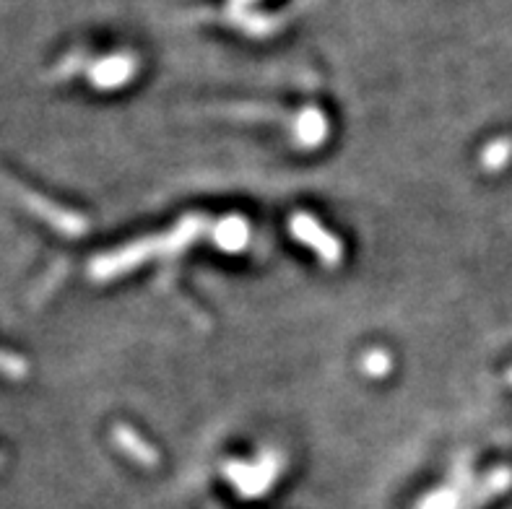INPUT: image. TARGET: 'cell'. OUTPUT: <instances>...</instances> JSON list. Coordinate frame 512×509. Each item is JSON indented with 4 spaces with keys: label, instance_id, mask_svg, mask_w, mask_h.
Here are the masks:
<instances>
[{
    "label": "cell",
    "instance_id": "cell-1",
    "mask_svg": "<svg viewBox=\"0 0 512 509\" xmlns=\"http://www.w3.org/2000/svg\"><path fill=\"white\" fill-rule=\"evenodd\" d=\"M208 224L211 221L203 213H190L180 224L172 226L169 232L156 234V237H143L138 242L120 247V250L104 252V255L94 258L89 263V276L104 284V281H112V278L136 271V268H141L143 263H149L154 258H175L182 250H188L206 229H211Z\"/></svg>",
    "mask_w": 512,
    "mask_h": 509
},
{
    "label": "cell",
    "instance_id": "cell-2",
    "mask_svg": "<svg viewBox=\"0 0 512 509\" xmlns=\"http://www.w3.org/2000/svg\"><path fill=\"white\" fill-rule=\"evenodd\" d=\"M0 180H3V187H6L13 198L19 200L26 211L34 213L39 221H45L50 229H55V232L63 234V237H71V239L73 237H84V234L89 232V221H86V216H81L78 211L63 208L60 203H55V200L45 198V195H39L37 190L21 185L19 180L6 177V174H3Z\"/></svg>",
    "mask_w": 512,
    "mask_h": 509
},
{
    "label": "cell",
    "instance_id": "cell-3",
    "mask_svg": "<svg viewBox=\"0 0 512 509\" xmlns=\"http://www.w3.org/2000/svg\"><path fill=\"white\" fill-rule=\"evenodd\" d=\"M281 471H284V458L276 450L260 452L253 463H245V460H227L224 463V478L245 499L263 497L276 484Z\"/></svg>",
    "mask_w": 512,
    "mask_h": 509
},
{
    "label": "cell",
    "instance_id": "cell-4",
    "mask_svg": "<svg viewBox=\"0 0 512 509\" xmlns=\"http://www.w3.org/2000/svg\"><path fill=\"white\" fill-rule=\"evenodd\" d=\"M289 232H292L297 242L310 247L328 268H338V265L344 263V245L338 242L336 234L328 232L310 213H294L292 219H289Z\"/></svg>",
    "mask_w": 512,
    "mask_h": 509
},
{
    "label": "cell",
    "instance_id": "cell-5",
    "mask_svg": "<svg viewBox=\"0 0 512 509\" xmlns=\"http://www.w3.org/2000/svg\"><path fill=\"white\" fill-rule=\"evenodd\" d=\"M138 58H133L130 52H120V55H107L102 60H94L86 68V78L89 84L99 91H115L125 86L130 78L136 76Z\"/></svg>",
    "mask_w": 512,
    "mask_h": 509
},
{
    "label": "cell",
    "instance_id": "cell-6",
    "mask_svg": "<svg viewBox=\"0 0 512 509\" xmlns=\"http://www.w3.org/2000/svg\"><path fill=\"white\" fill-rule=\"evenodd\" d=\"M289 130H292V138L299 149L312 151L320 149L328 141L331 123H328V117H325L323 110H318V107H305L299 115L292 117Z\"/></svg>",
    "mask_w": 512,
    "mask_h": 509
},
{
    "label": "cell",
    "instance_id": "cell-7",
    "mask_svg": "<svg viewBox=\"0 0 512 509\" xmlns=\"http://www.w3.org/2000/svg\"><path fill=\"white\" fill-rule=\"evenodd\" d=\"M512 489V468L507 465H500V468H494L489 471L487 476H481L471 489L463 494V504L461 509H481L484 504H489L492 499H497L500 494Z\"/></svg>",
    "mask_w": 512,
    "mask_h": 509
},
{
    "label": "cell",
    "instance_id": "cell-8",
    "mask_svg": "<svg viewBox=\"0 0 512 509\" xmlns=\"http://www.w3.org/2000/svg\"><path fill=\"white\" fill-rule=\"evenodd\" d=\"M112 442L123 450L125 458L143 465V468H154V465H159V452H156V447H151L133 426L117 424L115 429H112Z\"/></svg>",
    "mask_w": 512,
    "mask_h": 509
},
{
    "label": "cell",
    "instance_id": "cell-9",
    "mask_svg": "<svg viewBox=\"0 0 512 509\" xmlns=\"http://www.w3.org/2000/svg\"><path fill=\"white\" fill-rule=\"evenodd\" d=\"M208 232H211V242H214V247H219L221 252L247 250L250 237H253L250 224H247L242 216H227V219L216 221V224H211Z\"/></svg>",
    "mask_w": 512,
    "mask_h": 509
},
{
    "label": "cell",
    "instance_id": "cell-10",
    "mask_svg": "<svg viewBox=\"0 0 512 509\" xmlns=\"http://www.w3.org/2000/svg\"><path fill=\"white\" fill-rule=\"evenodd\" d=\"M206 112L219 117H232V120H271V123L286 120V112L273 110L266 104H229V107H211Z\"/></svg>",
    "mask_w": 512,
    "mask_h": 509
},
{
    "label": "cell",
    "instance_id": "cell-11",
    "mask_svg": "<svg viewBox=\"0 0 512 509\" xmlns=\"http://www.w3.org/2000/svg\"><path fill=\"white\" fill-rule=\"evenodd\" d=\"M512 159V138H497L481 151V169L484 172H502Z\"/></svg>",
    "mask_w": 512,
    "mask_h": 509
},
{
    "label": "cell",
    "instance_id": "cell-12",
    "mask_svg": "<svg viewBox=\"0 0 512 509\" xmlns=\"http://www.w3.org/2000/svg\"><path fill=\"white\" fill-rule=\"evenodd\" d=\"M463 494L453 486H440V489L429 491L427 497L419 499L416 509H461Z\"/></svg>",
    "mask_w": 512,
    "mask_h": 509
},
{
    "label": "cell",
    "instance_id": "cell-13",
    "mask_svg": "<svg viewBox=\"0 0 512 509\" xmlns=\"http://www.w3.org/2000/svg\"><path fill=\"white\" fill-rule=\"evenodd\" d=\"M362 369L372 380H383V377L390 374V369H393V359H390V354L383 351V348H372V351H367L362 356Z\"/></svg>",
    "mask_w": 512,
    "mask_h": 509
},
{
    "label": "cell",
    "instance_id": "cell-14",
    "mask_svg": "<svg viewBox=\"0 0 512 509\" xmlns=\"http://www.w3.org/2000/svg\"><path fill=\"white\" fill-rule=\"evenodd\" d=\"M450 486L458 489L461 494H466L471 486H474V458L463 452L461 458L453 463V471H450Z\"/></svg>",
    "mask_w": 512,
    "mask_h": 509
},
{
    "label": "cell",
    "instance_id": "cell-15",
    "mask_svg": "<svg viewBox=\"0 0 512 509\" xmlns=\"http://www.w3.org/2000/svg\"><path fill=\"white\" fill-rule=\"evenodd\" d=\"M65 273H68V263H65V260H60L58 268H50V271H47V276L42 278V281H39L37 289L32 291V297H29V299H32L34 304L45 302V299L50 297L52 291L58 289V284L65 278Z\"/></svg>",
    "mask_w": 512,
    "mask_h": 509
},
{
    "label": "cell",
    "instance_id": "cell-16",
    "mask_svg": "<svg viewBox=\"0 0 512 509\" xmlns=\"http://www.w3.org/2000/svg\"><path fill=\"white\" fill-rule=\"evenodd\" d=\"M26 372H29V364L19 354L0 351V374L3 377H8V380H24Z\"/></svg>",
    "mask_w": 512,
    "mask_h": 509
},
{
    "label": "cell",
    "instance_id": "cell-17",
    "mask_svg": "<svg viewBox=\"0 0 512 509\" xmlns=\"http://www.w3.org/2000/svg\"><path fill=\"white\" fill-rule=\"evenodd\" d=\"M86 60H89V58H86L84 52H73V55H65V58L58 63V68L50 73V78H55V81H65L68 76H73L76 71H81V68L86 65Z\"/></svg>",
    "mask_w": 512,
    "mask_h": 509
},
{
    "label": "cell",
    "instance_id": "cell-18",
    "mask_svg": "<svg viewBox=\"0 0 512 509\" xmlns=\"http://www.w3.org/2000/svg\"><path fill=\"white\" fill-rule=\"evenodd\" d=\"M245 3H253V0H234V3H232V6H245Z\"/></svg>",
    "mask_w": 512,
    "mask_h": 509
},
{
    "label": "cell",
    "instance_id": "cell-19",
    "mask_svg": "<svg viewBox=\"0 0 512 509\" xmlns=\"http://www.w3.org/2000/svg\"><path fill=\"white\" fill-rule=\"evenodd\" d=\"M507 380H510V382H512V369H510V374H507Z\"/></svg>",
    "mask_w": 512,
    "mask_h": 509
},
{
    "label": "cell",
    "instance_id": "cell-20",
    "mask_svg": "<svg viewBox=\"0 0 512 509\" xmlns=\"http://www.w3.org/2000/svg\"><path fill=\"white\" fill-rule=\"evenodd\" d=\"M0 465H3V455H0Z\"/></svg>",
    "mask_w": 512,
    "mask_h": 509
}]
</instances>
